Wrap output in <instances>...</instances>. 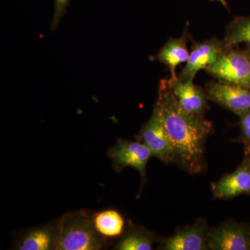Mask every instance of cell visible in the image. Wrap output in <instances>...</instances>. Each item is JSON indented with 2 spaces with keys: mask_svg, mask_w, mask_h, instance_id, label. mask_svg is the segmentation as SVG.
Segmentation results:
<instances>
[{
  "mask_svg": "<svg viewBox=\"0 0 250 250\" xmlns=\"http://www.w3.org/2000/svg\"><path fill=\"white\" fill-rule=\"evenodd\" d=\"M154 109L159 112L170 140L174 162L190 174L203 171L205 142L213 129L211 123L184 111L171 91L167 80L161 82Z\"/></svg>",
  "mask_w": 250,
  "mask_h": 250,
  "instance_id": "1",
  "label": "cell"
},
{
  "mask_svg": "<svg viewBox=\"0 0 250 250\" xmlns=\"http://www.w3.org/2000/svg\"><path fill=\"white\" fill-rule=\"evenodd\" d=\"M104 241L93 220L83 210L64 215L56 226L54 250H100Z\"/></svg>",
  "mask_w": 250,
  "mask_h": 250,
  "instance_id": "2",
  "label": "cell"
},
{
  "mask_svg": "<svg viewBox=\"0 0 250 250\" xmlns=\"http://www.w3.org/2000/svg\"><path fill=\"white\" fill-rule=\"evenodd\" d=\"M206 70L222 83L250 89V59L245 51L225 50Z\"/></svg>",
  "mask_w": 250,
  "mask_h": 250,
  "instance_id": "3",
  "label": "cell"
},
{
  "mask_svg": "<svg viewBox=\"0 0 250 250\" xmlns=\"http://www.w3.org/2000/svg\"><path fill=\"white\" fill-rule=\"evenodd\" d=\"M113 167L121 171L126 167L139 171L143 180L146 177V166L153 156L149 148L141 141H119L108 152Z\"/></svg>",
  "mask_w": 250,
  "mask_h": 250,
  "instance_id": "4",
  "label": "cell"
},
{
  "mask_svg": "<svg viewBox=\"0 0 250 250\" xmlns=\"http://www.w3.org/2000/svg\"><path fill=\"white\" fill-rule=\"evenodd\" d=\"M208 246L213 250H250V229L243 224L227 222L209 230Z\"/></svg>",
  "mask_w": 250,
  "mask_h": 250,
  "instance_id": "5",
  "label": "cell"
},
{
  "mask_svg": "<svg viewBox=\"0 0 250 250\" xmlns=\"http://www.w3.org/2000/svg\"><path fill=\"white\" fill-rule=\"evenodd\" d=\"M138 138L139 141L149 148L153 156L163 162L167 164L174 161L173 149L160 115L156 109H154L152 116L143 126Z\"/></svg>",
  "mask_w": 250,
  "mask_h": 250,
  "instance_id": "6",
  "label": "cell"
},
{
  "mask_svg": "<svg viewBox=\"0 0 250 250\" xmlns=\"http://www.w3.org/2000/svg\"><path fill=\"white\" fill-rule=\"evenodd\" d=\"M208 99L228 108L238 116L250 111V89L222 82H211L207 85Z\"/></svg>",
  "mask_w": 250,
  "mask_h": 250,
  "instance_id": "7",
  "label": "cell"
},
{
  "mask_svg": "<svg viewBox=\"0 0 250 250\" xmlns=\"http://www.w3.org/2000/svg\"><path fill=\"white\" fill-rule=\"evenodd\" d=\"M167 83L179 106L184 111L193 116L204 117L208 98L200 87L194 84L193 80L177 77L167 80Z\"/></svg>",
  "mask_w": 250,
  "mask_h": 250,
  "instance_id": "8",
  "label": "cell"
},
{
  "mask_svg": "<svg viewBox=\"0 0 250 250\" xmlns=\"http://www.w3.org/2000/svg\"><path fill=\"white\" fill-rule=\"evenodd\" d=\"M208 225L205 220H197L190 226L177 231L161 244L164 250H205L208 246Z\"/></svg>",
  "mask_w": 250,
  "mask_h": 250,
  "instance_id": "9",
  "label": "cell"
},
{
  "mask_svg": "<svg viewBox=\"0 0 250 250\" xmlns=\"http://www.w3.org/2000/svg\"><path fill=\"white\" fill-rule=\"evenodd\" d=\"M225 49L223 42L216 39L197 42L192 47L187 65L179 77L193 80L197 72L211 65Z\"/></svg>",
  "mask_w": 250,
  "mask_h": 250,
  "instance_id": "10",
  "label": "cell"
},
{
  "mask_svg": "<svg viewBox=\"0 0 250 250\" xmlns=\"http://www.w3.org/2000/svg\"><path fill=\"white\" fill-rule=\"evenodd\" d=\"M215 198L229 199L250 194V156L232 173L227 174L212 187Z\"/></svg>",
  "mask_w": 250,
  "mask_h": 250,
  "instance_id": "11",
  "label": "cell"
},
{
  "mask_svg": "<svg viewBox=\"0 0 250 250\" xmlns=\"http://www.w3.org/2000/svg\"><path fill=\"white\" fill-rule=\"evenodd\" d=\"M189 55L190 52L188 50L187 39L182 36L178 39H170L161 48L156 57L168 67L170 79H174L177 77L176 69L181 63L187 62Z\"/></svg>",
  "mask_w": 250,
  "mask_h": 250,
  "instance_id": "12",
  "label": "cell"
},
{
  "mask_svg": "<svg viewBox=\"0 0 250 250\" xmlns=\"http://www.w3.org/2000/svg\"><path fill=\"white\" fill-rule=\"evenodd\" d=\"M56 227L46 226L33 230L23 238L18 246L21 250H54Z\"/></svg>",
  "mask_w": 250,
  "mask_h": 250,
  "instance_id": "13",
  "label": "cell"
},
{
  "mask_svg": "<svg viewBox=\"0 0 250 250\" xmlns=\"http://www.w3.org/2000/svg\"><path fill=\"white\" fill-rule=\"evenodd\" d=\"M93 220L97 231L103 236H118L124 229V219L115 210H104L97 213Z\"/></svg>",
  "mask_w": 250,
  "mask_h": 250,
  "instance_id": "14",
  "label": "cell"
},
{
  "mask_svg": "<svg viewBox=\"0 0 250 250\" xmlns=\"http://www.w3.org/2000/svg\"><path fill=\"white\" fill-rule=\"evenodd\" d=\"M242 42L250 46V17L235 18L227 28L223 41L225 48H231Z\"/></svg>",
  "mask_w": 250,
  "mask_h": 250,
  "instance_id": "15",
  "label": "cell"
},
{
  "mask_svg": "<svg viewBox=\"0 0 250 250\" xmlns=\"http://www.w3.org/2000/svg\"><path fill=\"white\" fill-rule=\"evenodd\" d=\"M154 236L152 233L143 230L130 231L117 244L116 250H152Z\"/></svg>",
  "mask_w": 250,
  "mask_h": 250,
  "instance_id": "16",
  "label": "cell"
},
{
  "mask_svg": "<svg viewBox=\"0 0 250 250\" xmlns=\"http://www.w3.org/2000/svg\"><path fill=\"white\" fill-rule=\"evenodd\" d=\"M54 1H55V11H54L53 23H52L53 26L58 24L69 2V0H54Z\"/></svg>",
  "mask_w": 250,
  "mask_h": 250,
  "instance_id": "17",
  "label": "cell"
},
{
  "mask_svg": "<svg viewBox=\"0 0 250 250\" xmlns=\"http://www.w3.org/2000/svg\"><path fill=\"white\" fill-rule=\"evenodd\" d=\"M240 120L241 129L250 127V111L241 115Z\"/></svg>",
  "mask_w": 250,
  "mask_h": 250,
  "instance_id": "18",
  "label": "cell"
},
{
  "mask_svg": "<svg viewBox=\"0 0 250 250\" xmlns=\"http://www.w3.org/2000/svg\"><path fill=\"white\" fill-rule=\"evenodd\" d=\"M211 1H218L219 2L221 3L225 7L228 8V3H227L226 0H211Z\"/></svg>",
  "mask_w": 250,
  "mask_h": 250,
  "instance_id": "19",
  "label": "cell"
},
{
  "mask_svg": "<svg viewBox=\"0 0 250 250\" xmlns=\"http://www.w3.org/2000/svg\"><path fill=\"white\" fill-rule=\"evenodd\" d=\"M247 153L250 156V144H246Z\"/></svg>",
  "mask_w": 250,
  "mask_h": 250,
  "instance_id": "20",
  "label": "cell"
},
{
  "mask_svg": "<svg viewBox=\"0 0 250 250\" xmlns=\"http://www.w3.org/2000/svg\"><path fill=\"white\" fill-rule=\"evenodd\" d=\"M245 52H246L247 55H248V57L250 59V46H249V47H248V49L245 51Z\"/></svg>",
  "mask_w": 250,
  "mask_h": 250,
  "instance_id": "21",
  "label": "cell"
}]
</instances>
